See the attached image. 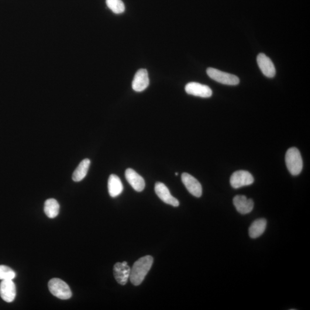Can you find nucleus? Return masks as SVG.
I'll list each match as a JSON object with an SVG mask.
<instances>
[{
	"label": "nucleus",
	"instance_id": "f257e3e1",
	"mask_svg": "<svg viewBox=\"0 0 310 310\" xmlns=\"http://www.w3.org/2000/svg\"><path fill=\"white\" fill-rule=\"evenodd\" d=\"M154 258L146 256L140 258L134 263L130 270V280L134 285H139L150 271L153 264Z\"/></svg>",
	"mask_w": 310,
	"mask_h": 310
},
{
	"label": "nucleus",
	"instance_id": "f03ea898",
	"mask_svg": "<svg viewBox=\"0 0 310 310\" xmlns=\"http://www.w3.org/2000/svg\"><path fill=\"white\" fill-rule=\"evenodd\" d=\"M285 163L291 175L296 176L301 174L303 168L301 154L297 148H289L285 155Z\"/></svg>",
	"mask_w": 310,
	"mask_h": 310
},
{
	"label": "nucleus",
	"instance_id": "7ed1b4c3",
	"mask_svg": "<svg viewBox=\"0 0 310 310\" xmlns=\"http://www.w3.org/2000/svg\"><path fill=\"white\" fill-rule=\"evenodd\" d=\"M48 287L51 294L59 299L67 300L71 298L72 292L70 287L60 279H51L48 282Z\"/></svg>",
	"mask_w": 310,
	"mask_h": 310
},
{
	"label": "nucleus",
	"instance_id": "20e7f679",
	"mask_svg": "<svg viewBox=\"0 0 310 310\" xmlns=\"http://www.w3.org/2000/svg\"><path fill=\"white\" fill-rule=\"evenodd\" d=\"M207 74L210 78L227 85H237L240 83V79L236 75L227 73L217 69L210 67L207 69Z\"/></svg>",
	"mask_w": 310,
	"mask_h": 310
},
{
	"label": "nucleus",
	"instance_id": "39448f33",
	"mask_svg": "<svg viewBox=\"0 0 310 310\" xmlns=\"http://www.w3.org/2000/svg\"><path fill=\"white\" fill-rule=\"evenodd\" d=\"M254 178L250 172L240 170L234 172L231 176L230 183L234 188H239L244 186H249L253 184Z\"/></svg>",
	"mask_w": 310,
	"mask_h": 310
},
{
	"label": "nucleus",
	"instance_id": "423d86ee",
	"mask_svg": "<svg viewBox=\"0 0 310 310\" xmlns=\"http://www.w3.org/2000/svg\"><path fill=\"white\" fill-rule=\"evenodd\" d=\"M185 91L189 95L202 98H209L213 94L212 89L208 86L196 82L188 83L186 86Z\"/></svg>",
	"mask_w": 310,
	"mask_h": 310
},
{
	"label": "nucleus",
	"instance_id": "0eeeda50",
	"mask_svg": "<svg viewBox=\"0 0 310 310\" xmlns=\"http://www.w3.org/2000/svg\"><path fill=\"white\" fill-rule=\"evenodd\" d=\"M182 181L191 194L196 197H201L202 188L197 179L188 173H184L182 175Z\"/></svg>",
	"mask_w": 310,
	"mask_h": 310
},
{
	"label": "nucleus",
	"instance_id": "6e6552de",
	"mask_svg": "<svg viewBox=\"0 0 310 310\" xmlns=\"http://www.w3.org/2000/svg\"><path fill=\"white\" fill-rule=\"evenodd\" d=\"M155 191L162 201L167 203V204L178 207L179 205V202L171 194L170 191L167 186L163 183L157 182L155 186Z\"/></svg>",
	"mask_w": 310,
	"mask_h": 310
},
{
	"label": "nucleus",
	"instance_id": "1a4fd4ad",
	"mask_svg": "<svg viewBox=\"0 0 310 310\" xmlns=\"http://www.w3.org/2000/svg\"><path fill=\"white\" fill-rule=\"evenodd\" d=\"M0 296L7 303H11L16 296V288L12 280H2L0 283Z\"/></svg>",
	"mask_w": 310,
	"mask_h": 310
},
{
	"label": "nucleus",
	"instance_id": "9d476101",
	"mask_svg": "<svg viewBox=\"0 0 310 310\" xmlns=\"http://www.w3.org/2000/svg\"><path fill=\"white\" fill-rule=\"evenodd\" d=\"M130 270L126 261L117 263L113 268L114 276L116 281L121 285L126 284L130 277Z\"/></svg>",
	"mask_w": 310,
	"mask_h": 310
},
{
	"label": "nucleus",
	"instance_id": "9b49d317",
	"mask_svg": "<svg viewBox=\"0 0 310 310\" xmlns=\"http://www.w3.org/2000/svg\"><path fill=\"white\" fill-rule=\"evenodd\" d=\"M258 66L265 76L268 78H273L276 74V69L271 59L263 53L258 54L257 58Z\"/></svg>",
	"mask_w": 310,
	"mask_h": 310
},
{
	"label": "nucleus",
	"instance_id": "f8f14e48",
	"mask_svg": "<svg viewBox=\"0 0 310 310\" xmlns=\"http://www.w3.org/2000/svg\"><path fill=\"white\" fill-rule=\"evenodd\" d=\"M150 84L149 77L146 69H140L136 72L132 81V88L134 91L141 92L146 90Z\"/></svg>",
	"mask_w": 310,
	"mask_h": 310
},
{
	"label": "nucleus",
	"instance_id": "ddd939ff",
	"mask_svg": "<svg viewBox=\"0 0 310 310\" xmlns=\"http://www.w3.org/2000/svg\"><path fill=\"white\" fill-rule=\"evenodd\" d=\"M233 204L237 212L241 215H247L252 211L254 203L252 199L244 195H236L233 198Z\"/></svg>",
	"mask_w": 310,
	"mask_h": 310
},
{
	"label": "nucleus",
	"instance_id": "4468645a",
	"mask_svg": "<svg viewBox=\"0 0 310 310\" xmlns=\"http://www.w3.org/2000/svg\"><path fill=\"white\" fill-rule=\"evenodd\" d=\"M125 178L127 182L133 187L134 190L141 192L143 190L146 186L144 179L137 173L133 169L127 168L125 171Z\"/></svg>",
	"mask_w": 310,
	"mask_h": 310
},
{
	"label": "nucleus",
	"instance_id": "2eb2a0df",
	"mask_svg": "<svg viewBox=\"0 0 310 310\" xmlns=\"http://www.w3.org/2000/svg\"><path fill=\"white\" fill-rule=\"evenodd\" d=\"M124 189L121 179L117 175L112 174L108 179V191L110 196L115 198L122 194Z\"/></svg>",
	"mask_w": 310,
	"mask_h": 310
},
{
	"label": "nucleus",
	"instance_id": "dca6fc26",
	"mask_svg": "<svg viewBox=\"0 0 310 310\" xmlns=\"http://www.w3.org/2000/svg\"><path fill=\"white\" fill-rule=\"evenodd\" d=\"M267 220L260 218L255 220L249 229V236L251 239H256L264 233L267 227Z\"/></svg>",
	"mask_w": 310,
	"mask_h": 310
},
{
	"label": "nucleus",
	"instance_id": "f3484780",
	"mask_svg": "<svg viewBox=\"0 0 310 310\" xmlns=\"http://www.w3.org/2000/svg\"><path fill=\"white\" fill-rule=\"evenodd\" d=\"M91 163L89 158L83 160L72 174V180L76 182L82 181L88 174Z\"/></svg>",
	"mask_w": 310,
	"mask_h": 310
},
{
	"label": "nucleus",
	"instance_id": "a211bd4d",
	"mask_svg": "<svg viewBox=\"0 0 310 310\" xmlns=\"http://www.w3.org/2000/svg\"><path fill=\"white\" fill-rule=\"evenodd\" d=\"M60 206L56 199L51 198L46 200L44 203V211L50 218L57 217L60 213Z\"/></svg>",
	"mask_w": 310,
	"mask_h": 310
},
{
	"label": "nucleus",
	"instance_id": "6ab92c4d",
	"mask_svg": "<svg viewBox=\"0 0 310 310\" xmlns=\"http://www.w3.org/2000/svg\"><path fill=\"white\" fill-rule=\"evenodd\" d=\"M108 8L115 14H120L125 11V5L122 0H106Z\"/></svg>",
	"mask_w": 310,
	"mask_h": 310
},
{
	"label": "nucleus",
	"instance_id": "aec40b11",
	"mask_svg": "<svg viewBox=\"0 0 310 310\" xmlns=\"http://www.w3.org/2000/svg\"><path fill=\"white\" fill-rule=\"evenodd\" d=\"M16 277L15 272L6 265H0V280H13Z\"/></svg>",
	"mask_w": 310,
	"mask_h": 310
},
{
	"label": "nucleus",
	"instance_id": "412c9836",
	"mask_svg": "<svg viewBox=\"0 0 310 310\" xmlns=\"http://www.w3.org/2000/svg\"><path fill=\"white\" fill-rule=\"evenodd\" d=\"M178 175V172H176V173H175V175H176V176H177Z\"/></svg>",
	"mask_w": 310,
	"mask_h": 310
}]
</instances>
